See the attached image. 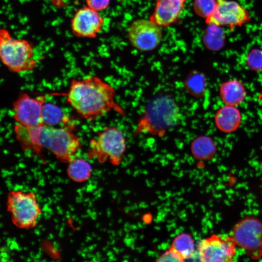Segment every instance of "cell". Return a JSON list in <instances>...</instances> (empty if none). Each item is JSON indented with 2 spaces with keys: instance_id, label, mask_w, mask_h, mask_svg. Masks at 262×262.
Returning <instances> with one entry per match:
<instances>
[{
  "instance_id": "obj_21",
  "label": "cell",
  "mask_w": 262,
  "mask_h": 262,
  "mask_svg": "<svg viewBox=\"0 0 262 262\" xmlns=\"http://www.w3.org/2000/svg\"><path fill=\"white\" fill-rule=\"evenodd\" d=\"M44 124L54 126L66 119L61 109L52 103H46L43 109Z\"/></svg>"
},
{
  "instance_id": "obj_18",
  "label": "cell",
  "mask_w": 262,
  "mask_h": 262,
  "mask_svg": "<svg viewBox=\"0 0 262 262\" xmlns=\"http://www.w3.org/2000/svg\"><path fill=\"white\" fill-rule=\"evenodd\" d=\"M171 248L184 261L191 258L194 255L195 251L194 242L189 234L182 233L174 239Z\"/></svg>"
},
{
  "instance_id": "obj_19",
  "label": "cell",
  "mask_w": 262,
  "mask_h": 262,
  "mask_svg": "<svg viewBox=\"0 0 262 262\" xmlns=\"http://www.w3.org/2000/svg\"><path fill=\"white\" fill-rule=\"evenodd\" d=\"M185 86L188 92L193 96L201 97L206 91V78L199 72H193L186 79Z\"/></svg>"
},
{
  "instance_id": "obj_11",
  "label": "cell",
  "mask_w": 262,
  "mask_h": 262,
  "mask_svg": "<svg viewBox=\"0 0 262 262\" xmlns=\"http://www.w3.org/2000/svg\"><path fill=\"white\" fill-rule=\"evenodd\" d=\"M216 0L217 4L214 13L206 20L207 24L234 28L249 20L248 11L238 2L228 0Z\"/></svg>"
},
{
  "instance_id": "obj_5",
  "label": "cell",
  "mask_w": 262,
  "mask_h": 262,
  "mask_svg": "<svg viewBox=\"0 0 262 262\" xmlns=\"http://www.w3.org/2000/svg\"><path fill=\"white\" fill-rule=\"evenodd\" d=\"M126 148L123 133L116 127H108L90 140L88 157L101 163L109 161L117 165L121 163Z\"/></svg>"
},
{
  "instance_id": "obj_1",
  "label": "cell",
  "mask_w": 262,
  "mask_h": 262,
  "mask_svg": "<svg viewBox=\"0 0 262 262\" xmlns=\"http://www.w3.org/2000/svg\"><path fill=\"white\" fill-rule=\"evenodd\" d=\"M14 131L23 149L36 153L47 149L62 163H69L76 158L82 147L79 138L67 127L56 128L42 124L27 127L16 124Z\"/></svg>"
},
{
  "instance_id": "obj_2",
  "label": "cell",
  "mask_w": 262,
  "mask_h": 262,
  "mask_svg": "<svg viewBox=\"0 0 262 262\" xmlns=\"http://www.w3.org/2000/svg\"><path fill=\"white\" fill-rule=\"evenodd\" d=\"M115 90L99 78L92 76L73 79L67 94V101L83 118L94 120L112 110L123 114L115 102Z\"/></svg>"
},
{
  "instance_id": "obj_24",
  "label": "cell",
  "mask_w": 262,
  "mask_h": 262,
  "mask_svg": "<svg viewBox=\"0 0 262 262\" xmlns=\"http://www.w3.org/2000/svg\"><path fill=\"white\" fill-rule=\"evenodd\" d=\"M158 262H183L181 258L171 247L157 259Z\"/></svg>"
},
{
  "instance_id": "obj_14",
  "label": "cell",
  "mask_w": 262,
  "mask_h": 262,
  "mask_svg": "<svg viewBox=\"0 0 262 262\" xmlns=\"http://www.w3.org/2000/svg\"><path fill=\"white\" fill-rule=\"evenodd\" d=\"M242 115L235 106L225 105L216 112L214 123L217 129L224 133L234 132L239 127Z\"/></svg>"
},
{
  "instance_id": "obj_10",
  "label": "cell",
  "mask_w": 262,
  "mask_h": 262,
  "mask_svg": "<svg viewBox=\"0 0 262 262\" xmlns=\"http://www.w3.org/2000/svg\"><path fill=\"white\" fill-rule=\"evenodd\" d=\"M235 245L231 237H222L213 234L199 243V259L205 262H232L236 255Z\"/></svg>"
},
{
  "instance_id": "obj_15",
  "label": "cell",
  "mask_w": 262,
  "mask_h": 262,
  "mask_svg": "<svg viewBox=\"0 0 262 262\" xmlns=\"http://www.w3.org/2000/svg\"><path fill=\"white\" fill-rule=\"evenodd\" d=\"M221 99L226 105L236 106L243 102L246 92L243 83L232 79L222 83L219 88Z\"/></svg>"
},
{
  "instance_id": "obj_9",
  "label": "cell",
  "mask_w": 262,
  "mask_h": 262,
  "mask_svg": "<svg viewBox=\"0 0 262 262\" xmlns=\"http://www.w3.org/2000/svg\"><path fill=\"white\" fill-rule=\"evenodd\" d=\"M129 40L135 48L142 51H150L160 44L163 32L162 27L150 19H138L130 25L128 32Z\"/></svg>"
},
{
  "instance_id": "obj_20",
  "label": "cell",
  "mask_w": 262,
  "mask_h": 262,
  "mask_svg": "<svg viewBox=\"0 0 262 262\" xmlns=\"http://www.w3.org/2000/svg\"><path fill=\"white\" fill-rule=\"evenodd\" d=\"M203 36L205 46L212 50H218L222 47L224 42V33L220 26L209 24Z\"/></svg>"
},
{
  "instance_id": "obj_17",
  "label": "cell",
  "mask_w": 262,
  "mask_h": 262,
  "mask_svg": "<svg viewBox=\"0 0 262 262\" xmlns=\"http://www.w3.org/2000/svg\"><path fill=\"white\" fill-rule=\"evenodd\" d=\"M67 173L72 180L81 182L86 180L91 173L90 163L82 158H75L68 163Z\"/></svg>"
},
{
  "instance_id": "obj_6",
  "label": "cell",
  "mask_w": 262,
  "mask_h": 262,
  "mask_svg": "<svg viewBox=\"0 0 262 262\" xmlns=\"http://www.w3.org/2000/svg\"><path fill=\"white\" fill-rule=\"evenodd\" d=\"M7 208L14 224L26 229L36 225L41 213L36 195L32 192L10 191L7 196Z\"/></svg>"
},
{
  "instance_id": "obj_4",
  "label": "cell",
  "mask_w": 262,
  "mask_h": 262,
  "mask_svg": "<svg viewBox=\"0 0 262 262\" xmlns=\"http://www.w3.org/2000/svg\"><path fill=\"white\" fill-rule=\"evenodd\" d=\"M0 56L3 65L16 73L33 70L37 63L33 45L13 37L5 29L0 31Z\"/></svg>"
},
{
  "instance_id": "obj_23",
  "label": "cell",
  "mask_w": 262,
  "mask_h": 262,
  "mask_svg": "<svg viewBox=\"0 0 262 262\" xmlns=\"http://www.w3.org/2000/svg\"><path fill=\"white\" fill-rule=\"evenodd\" d=\"M246 64L247 67L253 71L262 70V49H254L248 53Z\"/></svg>"
},
{
  "instance_id": "obj_8",
  "label": "cell",
  "mask_w": 262,
  "mask_h": 262,
  "mask_svg": "<svg viewBox=\"0 0 262 262\" xmlns=\"http://www.w3.org/2000/svg\"><path fill=\"white\" fill-rule=\"evenodd\" d=\"M45 102V96L32 97L21 92L13 106V117L16 124L27 127L44 124L43 109Z\"/></svg>"
},
{
  "instance_id": "obj_13",
  "label": "cell",
  "mask_w": 262,
  "mask_h": 262,
  "mask_svg": "<svg viewBox=\"0 0 262 262\" xmlns=\"http://www.w3.org/2000/svg\"><path fill=\"white\" fill-rule=\"evenodd\" d=\"M186 0H157L149 19L161 27H166L178 19Z\"/></svg>"
},
{
  "instance_id": "obj_3",
  "label": "cell",
  "mask_w": 262,
  "mask_h": 262,
  "mask_svg": "<svg viewBox=\"0 0 262 262\" xmlns=\"http://www.w3.org/2000/svg\"><path fill=\"white\" fill-rule=\"evenodd\" d=\"M180 115L173 98L167 95L157 96L147 104L137 130L154 134L164 133L177 125Z\"/></svg>"
},
{
  "instance_id": "obj_16",
  "label": "cell",
  "mask_w": 262,
  "mask_h": 262,
  "mask_svg": "<svg viewBox=\"0 0 262 262\" xmlns=\"http://www.w3.org/2000/svg\"><path fill=\"white\" fill-rule=\"evenodd\" d=\"M191 150L196 159L206 161L213 157L216 152V147L211 137L202 135L196 138L193 141Z\"/></svg>"
},
{
  "instance_id": "obj_12",
  "label": "cell",
  "mask_w": 262,
  "mask_h": 262,
  "mask_svg": "<svg viewBox=\"0 0 262 262\" xmlns=\"http://www.w3.org/2000/svg\"><path fill=\"white\" fill-rule=\"evenodd\" d=\"M104 22L98 12L86 6L76 11L71 20V28L77 36L94 38L101 30Z\"/></svg>"
},
{
  "instance_id": "obj_22",
  "label": "cell",
  "mask_w": 262,
  "mask_h": 262,
  "mask_svg": "<svg viewBox=\"0 0 262 262\" xmlns=\"http://www.w3.org/2000/svg\"><path fill=\"white\" fill-rule=\"evenodd\" d=\"M217 4L216 0H195L194 10L197 15L206 20L214 13Z\"/></svg>"
},
{
  "instance_id": "obj_25",
  "label": "cell",
  "mask_w": 262,
  "mask_h": 262,
  "mask_svg": "<svg viewBox=\"0 0 262 262\" xmlns=\"http://www.w3.org/2000/svg\"><path fill=\"white\" fill-rule=\"evenodd\" d=\"M87 6L98 12L106 9L110 0H85Z\"/></svg>"
},
{
  "instance_id": "obj_7",
  "label": "cell",
  "mask_w": 262,
  "mask_h": 262,
  "mask_svg": "<svg viewBox=\"0 0 262 262\" xmlns=\"http://www.w3.org/2000/svg\"><path fill=\"white\" fill-rule=\"evenodd\" d=\"M231 237L251 258L262 255V222L259 219L253 216L242 219L233 227Z\"/></svg>"
}]
</instances>
